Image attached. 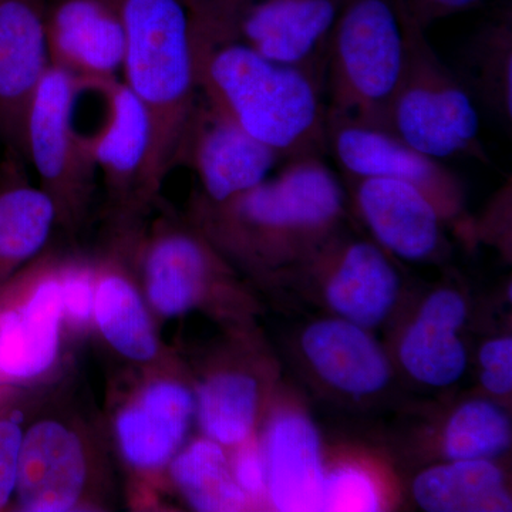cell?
<instances>
[{"label":"cell","mask_w":512,"mask_h":512,"mask_svg":"<svg viewBox=\"0 0 512 512\" xmlns=\"http://www.w3.org/2000/svg\"><path fill=\"white\" fill-rule=\"evenodd\" d=\"M134 261L141 288L161 326L192 312L237 320L247 303L229 262L190 221L163 215L137 229Z\"/></svg>","instance_id":"8992f818"},{"label":"cell","mask_w":512,"mask_h":512,"mask_svg":"<svg viewBox=\"0 0 512 512\" xmlns=\"http://www.w3.org/2000/svg\"><path fill=\"white\" fill-rule=\"evenodd\" d=\"M406 67V37L394 0H345L330 33L328 116L386 130Z\"/></svg>","instance_id":"5b68a950"},{"label":"cell","mask_w":512,"mask_h":512,"mask_svg":"<svg viewBox=\"0 0 512 512\" xmlns=\"http://www.w3.org/2000/svg\"><path fill=\"white\" fill-rule=\"evenodd\" d=\"M192 40L198 89L212 106L281 158L328 151V106L320 80L237 39Z\"/></svg>","instance_id":"6da1fadb"},{"label":"cell","mask_w":512,"mask_h":512,"mask_svg":"<svg viewBox=\"0 0 512 512\" xmlns=\"http://www.w3.org/2000/svg\"><path fill=\"white\" fill-rule=\"evenodd\" d=\"M22 160L8 150L0 167V286L49 248L57 228L55 204L29 183Z\"/></svg>","instance_id":"7402d4cb"},{"label":"cell","mask_w":512,"mask_h":512,"mask_svg":"<svg viewBox=\"0 0 512 512\" xmlns=\"http://www.w3.org/2000/svg\"><path fill=\"white\" fill-rule=\"evenodd\" d=\"M357 211L380 247L406 261H424L443 245V215L413 185L382 177H353Z\"/></svg>","instance_id":"e0dca14e"},{"label":"cell","mask_w":512,"mask_h":512,"mask_svg":"<svg viewBox=\"0 0 512 512\" xmlns=\"http://www.w3.org/2000/svg\"><path fill=\"white\" fill-rule=\"evenodd\" d=\"M47 0H0V136L26 160V126L50 67Z\"/></svg>","instance_id":"5bb4252c"},{"label":"cell","mask_w":512,"mask_h":512,"mask_svg":"<svg viewBox=\"0 0 512 512\" xmlns=\"http://www.w3.org/2000/svg\"><path fill=\"white\" fill-rule=\"evenodd\" d=\"M192 12L198 18L214 23V25H227L234 18L235 13L256 0H187Z\"/></svg>","instance_id":"836d02e7"},{"label":"cell","mask_w":512,"mask_h":512,"mask_svg":"<svg viewBox=\"0 0 512 512\" xmlns=\"http://www.w3.org/2000/svg\"><path fill=\"white\" fill-rule=\"evenodd\" d=\"M104 427L133 511H158L165 470L191 439L195 394L177 350L147 365H121L107 383Z\"/></svg>","instance_id":"277c9868"},{"label":"cell","mask_w":512,"mask_h":512,"mask_svg":"<svg viewBox=\"0 0 512 512\" xmlns=\"http://www.w3.org/2000/svg\"><path fill=\"white\" fill-rule=\"evenodd\" d=\"M302 349L313 370L339 392L370 396L389 383V359L382 346L349 320L312 323L303 333Z\"/></svg>","instance_id":"44dd1931"},{"label":"cell","mask_w":512,"mask_h":512,"mask_svg":"<svg viewBox=\"0 0 512 512\" xmlns=\"http://www.w3.org/2000/svg\"><path fill=\"white\" fill-rule=\"evenodd\" d=\"M467 318L463 296L451 289L431 293L400 343V362L417 382L431 387L456 383L467 367L458 336Z\"/></svg>","instance_id":"ffe728a7"},{"label":"cell","mask_w":512,"mask_h":512,"mask_svg":"<svg viewBox=\"0 0 512 512\" xmlns=\"http://www.w3.org/2000/svg\"><path fill=\"white\" fill-rule=\"evenodd\" d=\"M192 375L195 426L201 436L234 448L255 437L264 387L254 367L235 357H217Z\"/></svg>","instance_id":"d6986e66"},{"label":"cell","mask_w":512,"mask_h":512,"mask_svg":"<svg viewBox=\"0 0 512 512\" xmlns=\"http://www.w3.org/2000/svg\"><path fill=\"white\" fill-rule=\"evenodd\" d=\"M104 94L106 119L96 133L83 138L106 185L107 222H143L151 211L144 201V175L153 137L150 117L121 80L104 84Z\"/></svg>","instance_id":"8fae6325"},{"label":"cell","mask_w":512,"mask_h":512,"mask_svg":"<svg viewBox=\"0 0 512 512\" xmlns=\"http://www.w3.org/2000/svg\"><path fill=\"white\" fill-rule=\"evenodd\" d=\"M126 55L123 82L151 121L144 201L153 208L165 178L183 163L198 100L197 69L187 0H117Z\"/></svg>","instance_id":"3957f363"},{"label":"cell","mask_w":512,"mask_h":512,"mask_svg":"<svg viewBox=\"0 0 512 512\" xmlns=\"http://www.w3.org/2000/svg\"><path fill=\"white\" fill-rule=\"evenodd\" d=\"M394 5L406 37V67L384 131L436 160L473 157L487 161L474 97L437 55L426 30L396 0Z\"/></svg>","instance_id":"ba28073f"},{"label":"cell","mask_w":512,"mask_h":512,"mask_svg":"<svg viewBox=\"0 0 512 512\" xmlns=\"http://www.w3.org/2000/svg\"><path fill=\"white\" fill-rule=\"evenodd\" d=\"M107 3H110V5H113L114 8H116V2L117 0H106Z\"/></svg>","instance_id":"e575fe53"},{"label":"cell","mask_w":512,"mask_h":512,"mask_svg":"<svg viewBox=\"0 0 512 512\" xmlns=\"http://www.w3.org/2000/svg\"><path fill=\"white\" fill-rule=\"evenodd\" d=\"M141 224L109 225L93 252V338L120 365H147L174 349L165 343L138 278L134 238Z\"/></svg>","instance_id":"30bf717a"},{"label":"cell","mask_w":512,"mask_h":512,"mask_svg":"<svg viewBox=\"0 0 512 512\" xmlns=\"http://www.w3.org/2000/svg\"><path fill=\"white\" fill-rule=\"evenodd\" d=\"M265 498L276 511H322V446L315 424L298 412H279L266 423L261 440Z\"/></svg>","instance_id":"ac0fdd59"},{"label":"cell","mask_w":512,"mask_h":512,"mask_svg":"<svg viewBox=\"0 0 512 512\" xmlns=\"http://www.w3.org/2000/svg\"><path fill=\"white\" fill-rule=\"evenodd\" d=\"M420 26L426 30L437 20L451 18L458 13L477 8L484 0H396Z\"/></svg>","instance_id":"d6a6232c"},{"label":"cell","mask_w":512,"mask_h":512,"mask_svg":"<svg viewBox=\"0 0 512 512\" xmlns=\"http://www.w3.org/2000/svg\"><path fill=\"white\" fill-rule=\"evenodd\" d=\"M478 362L481 367V383L484 389L505 396L512 389V339L488 340L480 349Z\"/></svg>","instance_id":"1f68e13d"},{"label":"cell","mask_w":512,"mask_h":512,"mask_svg":"<svg viewBox=\"0 0 512 512\" xmlns=\"http://www.w3.org/2000/svg\"><path fill=\"white\" fill-rule=\"evenodd\" d=\"M466 87L505 126L512 121V10L504 5L477 30L464 52Z\"/></svg>","instance_id":"484cf974"},{"label":"cell","mask_w":512,"mask_h":512,"mask_svg":"<svg viewBox=\"0 0 512 512\" xmlns=\"http://www.w3.org/2000/svg\"><path fill=\"white\" fill-rule=\"evenodd\" d=\"M511 443V423L501 407L488 400L461 404L444 431V453L450 460H490Z\"/></svg>","instance_id":"4316f807"},{"label":"cell","mask_w":512,"mask_h":512,"mask_svg":"<svg viewBox=\"0 0 512 512\" xmlns=\"http://www.w3.org/2000/svg\"><path fill=\"white\" fill-rule=\"evenodd\" d=\"M50 66L87 83L119 79L126 32L119 10L106 0H47Z\"/></svg>","instance_id":"2e32d148"},{"label":"cell","mask_w":512,"mask_h":512,"mask_svg":"<svg viewBox=\"0 0 512 512\" xmlns=\"http://www.w3.org/2000/svg\"><path fill=\"white\" fill-rule=\"evenodd\" d=\"M328 150L353 177H382L419 188L443 215L463 207V185L440 160L407 146L380 128L328 116Z\"/></svg>","instance_id":"7c38bea8"},{"label":"cell","mask_w":512,"mask_h":512,"mask_svg":"<svg viewBox=\"0 0 512 512\" xmlns=\"http://www.w3.org/2000/svg\"><path fill=\"white\" fill-rule=\"evenodd\" d=\"M46 390H0V512L12 511L26 429Z\"/></svg>","instance_id":"83f0119b"},{"label":"cell","mask_w":512,"mask_h":512,"mask_svg":"<svg viewBox=\"0 0 512 512\" xmlns=\"http://www.w3.org/2000/svg\"><path fill=\"white\" fill-rule=\"evenodd\" d=\"M59 276L64 325L79 349L93 338V254L62 251Z\"/></svg>","instance_id":"f1b7e54d"},{"label":"cell","mask_w":512,"mask_h":512,"mask_svg":"<svg viewBox=\"0 0 512 512\" xmlns=\"http://www.w3.org/2000/svg\"><path fill=\"white\" fill-rule=\"evenodd\" d=\"M397 293L399 275L382 247L355 241L332 252L326 299L339 318L373 328L392 311Z\"/></svg>","instance_id":"603a6c76"},{"label":"cell","mask_w":512,"mask_h":512,"mask_svg":"<svg viewBox=\"0 0 512 512\" xmlns=\"http://www.w3.org/2000/svg\"><path fill=\"white\" fill-rule=\"evenodd\" d=\"M413 495L430 512L511 510L504 474L490 460H451L416 477Z\"/></svg>","instance_id":"d4e9b609"},{"label":"cell","mask_w":512,"mask_h":512,"mask_svg":"<svg viewBox=\"0 0 512 512\" xmlns=\"http://www.w3.org/2000/svg\"><path fill=\"white\" fill-rule=\"evenodd\" d=\"M232 474L239 487L251 498L254 505L265 498L266 473L264 454L261 443L252 437L251 440L229 448Z\"/></svg>","instance_id":"4dcf8cb0"},{"label":"cell","mask_w":512,"mask_h":512,"mask_svg":"<svg viewBox=\"0 0 512 512\" xmlns=\"http://www.w3.org/2000/svg\"><path fill=\"white\" fill-rule=\"evenodd\" d=\"M279 160L272 148L249 136L200 94L183 163L190 164L200 178L201 197L229 200L266 180Z\"/></svg>","instance_id":"9a60e30c"},{"label":"cell","mask_w":512,"mask_h":512,"mask_svg":"<svg viewBox=\"0 0 512 512\" xmlns=\"http://www.w3.org/2000/svg\"><path fill=\"white\" fill-rule=\"evenodd\" d=\"M382 508V494L365 468L342 464L326 473L322 511L375 512Z\"/></svg>","instance_id":"f546056e"},{"label":"cell","mask_w":512,"mask_h":512,"mask_svg":"<svg viewBox=\"0 0 512 512\" xmlns=\"http://www.w3.org/2000/svg\"><path fill=\"white\" fill-rule=\"evenodd\" d=\"M79 82L50 66L40 80L26 126V160L53 201L57 228L77 235L87 224L96 191L97 168L76 127Z\"/></svg>","instance_id":"9c48e42d"},{"label":"cell","mask_w":512,"mask_h":512,"mask_svg":"<svg viewBox=\"0 0 512 512\" xmlns=\"http://www.w3.org/2000/svg\"><path fill=\"white\" fill-rule=\"evenodd\" d=\"M170 498L188 510L200 512L245 511L254 507L232 474L229 448L204 436L188 440L165 470L158 511H165Z\"/></svg>","instance_id":"cb8c5ba5"},{"label":"cell","mask_w":512,"mask_h":512,"mask_svg":"<svg viewBox=\"0 0 512 512\" xmlns=\"http://www.w3.org/2000/svg\"><path fill=\"white\" fill-rule=\"evenodd\" d=\"M119 498L103 414L69 376L43 393L30 417L12 511L106 512Z\"/></svg>","instance_id":"7a4b0ae2"},{"label":"cell","mask_w":512,"mask_h":512,"mask_svg":"<svg viewBox=\"0 0 512 512\" xmlns=\"http://www.w3.org/2000/svg\"><path fill=\"white\" fill-rule=\"evenodd\" d=\"M345 0H256L235 13L224 40L237 39L274 62L325 83L326 52Z\"/></svg>","instance_id":"4fadbf2b"},{"label":"cell","mask_w":512,"mask_h":512,"mask_svg":"<svg viewBox=\"0 0 512 512\" xmlns=\"http://www.w3.org/2000/svg\"><path fill=\"white\" fill-rule=\"evenodd\" d=\"M60 259L62 251L49 247L0 286V390H45L74 373Z\"/></svg>","instance_id":"52a82bcc"}]
</instances>
